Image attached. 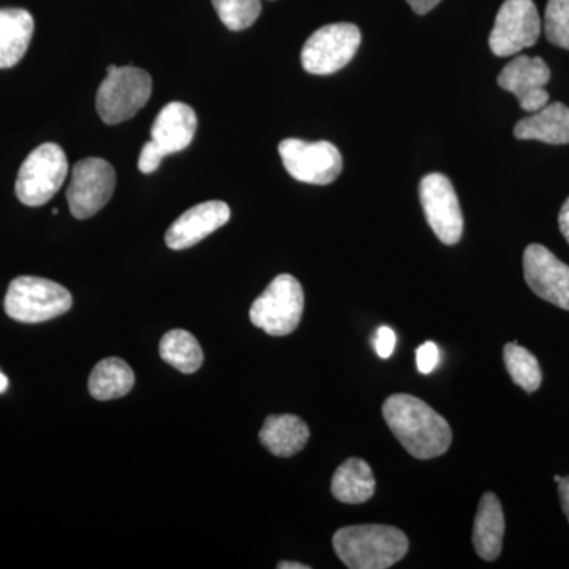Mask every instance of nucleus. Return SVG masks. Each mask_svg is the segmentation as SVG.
<instances>
[{"label":"nucleus","mask_w":569,"mask_h":569,"mask_svg":"<svg viewBox=\"0 0 569 569\" xmlns=\"http://www.w3.org/2000/svg\"><path fill=\"white\" fill-rule=\"evenodd\" d=\"M383 418L408 455L427 460L443 456L451 447L452 430L425 400L410 395L389 396Z\"/></svg>","instance_id":"nucleus-1"},{"label":"nucleus","mask_w":569,"mask_h":569,"mask_svg":"<svg viewBox=\"0 0 569 569\" xmlns=\"http://www.w3.org/2000/svg\"><path fill=\"white\" fill-rule=\"evenodd\" d=\"M332 546L340 561L350 569H387L407 556L408 538L391 526H351L337 530Z\"/></svg>","instance_id":"nucleus-2"},{"label":"nucleus","mask_w":569,"mask_h":569,"mask_svg":"<svg viewBox=\"0 0 569 569\" xmlns=\"http://www.w3.org/2000/svg\"><path fill=\"white\" fill-rule=\"evenodd\" d=\"M73 306L70 291L41 277L21 276L7 290L6 313L20 323H43L69 312Z\"/></svg>","instance_id":"nucleus-3"},{"label":"nucleus","mask_w":569,"mask_h":569,"mask_svg":"<svg viewBox=\"0 0 569 569\" xmlns=\"http://www.w3.org/2000/svg\"><path fill=\"white\" fill-rule=\"evenodd\" d=\"M108 74L99 92L96 107L100 118L108 126H116L132 119L151 99L152 78L138 67H108Z\"/></svg>","instance_id":"nucleus-4"},{"label":"nucleus","mask_w":569,"mask_h":569,"mask_svg":"<svg viewBox=\"0 0 569 569\" xmlns=\"http://www.w3.org/2000/svg\"><path fill=\"white\" fill-rule=\"evenodd\" d=\"M305 290L296 277L277 276L250 307V321L266 335L283 337L296 331L305 313Z\"/></svg>","instance_id":"nucleus-5"},{"label":"nucleus","mask_w":569,"mask_h":569,"mask_svg":"<svg viewBox=\"0 0 569 569\" xmlns=\"http://www.w3.org/2000/svg\"><path fill=\"white\" fill-rule=\"evenodd\" d=\"M69 174V160L61 146L44 142L21 164L14 193L22 204L39 208L61 190Z\"/></svg>","instance_id":"nucleus-6"},{"label":"nucleus","mask_w":569,"mask_h":569,"mask_svg":"<svg viewBox=\"0 0 569 569\" xmlns=\"http://www.w3.org/2000/svg\"><path fill=\"white\" fill-rule=\"evenodd\" d=\"M279 153L284 170L299 182L328 186L342 173V153L329 141L287 138L280 141Z\"/></svg>","instance_id":"nucleus-7"},{"label":"nucleus","mask_w":569,"mask_h":569,"mask_svg":"<svg viewBox=\"0 0 569 569\" xmlns=\"http://www.w3.org/2000/svg\"><path fill=\"white\" fill-rule=\"evenodd\" d=\"M361 44V31L351 22L323 26L309 37L301 52L307 73L332 74L351 62Z\"/></svg>","instance_id":"nucleus-8"},{"label":"nucleus","mask_w":569,"mask_h":569,"mask_svg":"<svg viewBox=\"0 0 569 569\" xmlns=\"http://www.w3.org/2000/svg\"><path fill=\"white\" fill-rule=\"evenodd\" d=\"M116 189V171L110 162L89 157L74 164L67 189L71 216L78 220L91 219L102 211Z\"/></svg>","instance_id":"nucleus-9"},{"label":"nucleus","mask_w":569,"mask_h":569,"mask_svg":"<svg viewBox=\"0 0 569 569\" xmlns=\"http://www.w3.org/2000/svg\"><path fill=\"white\" fill-rule=\"evenodd\" d=\"M541 18L533 0H505L489 37L490 51L509 58L537 44Z\"/></svg>","instance_id":"nucleus-10"},{"label":"nucleus","mask_w":569,"mask_h":569,"mask_svg":"<svg viewBox=\"0 0 569 569\" xmlns=\"http://www.w3.org/2000/svg\"><path fill=\"white\" fill-rule=\"evenodd\" d=\"M419 200L427 223L443 244H458L463 234V213L448 176L430 173L419 183Z\"/></svg>","instance_id":"nucleus-11"},{"label":"nucleus","mask_w":569,"mask_h":569,"mask_svg":"<svg viewBox=\"0 0 569 569\" xmlns=\"http://www.w3.org/2000/svg\"><path fill=\"white\" fill-rule=\"evenodd\" d=\"M523 276L530 290L550 305L569 310V266L541 244L523 252Z\"/></svg>","instance_id":"nucleus-12"},{"label":"nucleus","mask_w":569,"mask_h":569,"mask_svg":"<svg viewBox=\"0 0 569 569\" xmlns=\"http://www.w3.org/2000/svg\"><path fill=\"white\" fill-rule=\"evenodd\" d=\"M550 81L548 63L541 58L518 56L501 70L497 82L501 89L518 97L520 108L527 112L541 110L549 103L546 84Z\"/></svg>","instance_id":"nucleus-13"},{"label":"nucleus","mask_w":569,"mask_h":569,"mask_svg":"<svg viewBox=\"0 0 569 569\" xmlns=\"http://www.w3.org/2000/svg\"><path fill=\"white\" fill-rule=\"evenodd\" d=\"M230 206L223 201H206L190 208L176 219L164 234L171 250L190 249L230 220Z\"/></svg>","instance_id":"nucleus-14"},{"label":"nucleus","mask_w":569,"mask_h":569,"mask_svg":"<svg viewBox=\"0 0 569 569\" xmlns=\"http://www.w3.org/2000/svg\"><path fill=\"white\" fill-rule=\"evenodd\" d=\"M197 114L193 108L181 102H171L159 112L152 123L151 140L170 153L181 152L189 148L197 133Z\"/></svg>","instance_id":"nucleus-15"},{"label":"nucleus","mask_w":569,"mask_h":569,"mask_svg":"<svg viewBox=\"0 0 569 569\" xmlns=\"http://www.w3.org/2000/svg\"><path fill=\"white\" fill-rule=\"evenodd\" d=\"M505 515L500 500L493 492H486L479 500L473 527L475 550L482 560L493 561L503 549Z\"/></svg>","instance_id":"nucleus-16"},{"label":"nucleus","mask_w":569,"mask_h":569,"mask_svg":"<svg viewBox=\"0 0 569 569\" xmlns=\"http://www.w3.org/2000/svg\"><path fill=\"white\" fill-rule=\"evenodd\" d=\"M515 137L546 144H569V108L560 102L546 104L516 123Z\"/></svg>","instance_id":"nucleus-17"},{"label":"nucleus","mask_w":569,"mask_h":569,"mask_svg":"<svg viewBox=\"0 0 569 569\" xmlns=\"http://www.w3.org/2000/svg\"><path fill=\"white\" fill-rule=\"evenodd\" d=\"M309 426L295 415H271L260 430V441L277 458H291L306 448Z\"/></svg>","instance_id":"nucleus-18"},{"label":"nucleus","mask_w":569,"mask_h":569,"mask_svg":"<svg viewBox=\"0 0 569 569\" xmlns=\"http://www.w3.org/2000/svg\"><path fill=\"white\" fill-rule=\"evenodd\" d=\"M36 22L24 9H0V69H11L24 58Z\"/></svg>","instance_id":"nucleus-19"},{"label":"nucleus","mask_w":569,"mask_h":569,"mask_svg":"<svg viewBox=\"0 0 569 569\" xmlns=\"http://www.w3.org/2000/svg\"><path fill=\"white\" fill-rule=\"evenodd\" d=\"M331 492L347 505H361L376 493V477L366 460L347 459L332 477Z\"/></svg>","instance_id":"nucleus-20"},{"label":"nucleus","mask_w":569,"mask_h":569,"mask_svg":"<svg viewBox=\"0 0 569 569\" xmlns=\"http://www.w3.org/2000/svg\"><path fill=\"white\" fill-rule=\"evenodd\" d=\"M134 387L132 367L119 358H107L93 367L89 377V392L97 400L119 399Z\"/></svg>","instance_id":"nucleus-21"},{"label":"nucleus","mask_w":569,"mask_h":569,"mask_svg":"<svg viewBox=\"0 0 569 569\" xmlns=\"http://www.w3.org/2000/svg\"><path fill=\"white\" fill-rule=\"evenodd\" d=\"M160 358L182 373H194L203 366L204 355L200 342L183 329H173L160 340Z\"/></svg>","instance_id":"nucleus-22"},{"label":"nucleus","mask_w":569,"mask_h":569,"mask_svg":"<svg viewBox=\"0 0 569 569\" xmlns=\"http://www.w3.org/2000/svg\"><path fill=\"white\" fill-rule=\"evenodd\" d=\"M503 359L509 377L518 387L529 395L538 391L542 383V372L537 356L519 343L511 342L503 348Z\"/></svg>","instance_id":"nucleus-23"},{"label":"nucleus","mask_w":569,"mask_h":569,"mask_svg":"<svg viewBox=\"0 0 569 569\" xmlns=\"http://www.w3.org/2000/svg\"><path fill=\"white\" fill-rule=\"evenodd\" d=\"M220 21L230 31H244L261 13V0H211Z\"/></svg>","instance_id":"nucleus-24"},{"label":"nucleus","mask_w":569,"mask_h":569,"mask_svg":"<svg viewBox=\"0 0 569 569\" xmlns=\"http://www.w3.org/2000/svg\"><path fill=\"white\" fill-rule=\"evenodd\" d=\"M545 32L550 43L569 50V0H549L546 7Z\"/></svg>","instance_id":"nucleus-25"},{"label":"nucleus","mask_w":569,"mask_h":569,"mask_svg":"<svg viewBox=\"0 0 569 569\" xmlns=\"http://www.w3.org/2000/svg\"><path fill=\"white\" fill-rule=\"evenodd\" d=\"M164 157H167V152L156 141L146 142L141 149L138 168H140L142 174L156 173Z\"/></svg>","instance_id":"nucleus-26"},{"label":"nucleus","mask_w":569,"mask_h":569,"mask_svg":"<svg viewBox=\"0 0 569 569\" xmlns=\"http://www.w3.org/2000/svg\"><path fill=\"white\" fill-rule=\"evenodd\" d=\"M438 361H440V351H438L436 343L426 342L418 348L417 366L419 372L425 373V376H427V373L433 372Z\"/></svg>","instance_id":"nucleus-27"},{"label":"nucleus","mask_w":569,"mask_h":569,"mask_svg":"<svg viewBox=\"0 0 569 569\" xmlns=\"http://www.w3.org/2000/svg\"><path fill=\"white\" fill-rule=\"evenodd\" d=\"M396 335L388 326H381L376 336V350L380 358L388 359L395 353Z\"/></svg>","instance_id":"nucleus-28"},{"label":"nucleus","mask_w":569,"mask_h":569,"mask_svg":"<svg viewBox=\"0 0 569 569\" xmlns=\"http://www.w3.org/2000/svg\"><path fill=\"white\" fill-rule=\"evenodd\" d=\"M410 3L411 10L418 14L429 13L430 10L436 9L441 0H407Z\"/></svg>","instance_id":"nucleus-29"},{"label":"nucleus","mask_w":569,"mask_h":569,"mask_svg":"<svg viewBox=\"0 0 569 569\" xmlns=\"http://www.w3.org/2000/svg\"><path fill=\"white\" fill-rule=\"evenodd\" d=\"M559 496L561 500V508H563L565 516H567L569 522V477L560 479Z\"/></svg>","instance_id":"nucleus-30"},{"label":"nucleus","mask_w":569,"mask_h":569,"mask_svg":"<svg viewBox=\"0 0 569 569\" xmlns=\"http://www.w3.org/2000/svg\"><path fill=\"white\" fill-rule=\"evenodd\" d=\"M559 227L561 234H563V238L567 239L569 244V198L565 201V204L561 206L559 213Z\"/></svg>","instance_id":"nucleus-31"},{"label":"nucleus","mask_w":569,"mask_h":569,"mask_svg":"<svg viewBox=\"0 0 569 569\" xmlns=\"http://www.w3.org/2000/svg\"><path fill=\"white\" fill-rule=\"evenodd\" d=\"M277 568L279 569H309L310 567H307L305 563H298V561H280L279 565H277Z\"/></svg>","instance_id":"nucleus-32"},{"label":"nucleus","mask_w":569,"mask_h":569,"mask_svg":"<svg viewBox=\"0 0 569 569\" xmlns=\"http://www.w3.org/2000/svg\"><path fill=\"white\" fill-rule=\"evenodd\" d=\"M9 389V378L3 376L2 372H0V395H3V392Z\"/></svg>","instance_id":"nucleus-33"},{"label":"nucleus","mask_w":569,"mask_h":569,"mask_svg":"<svg viewBox=\"0 0 569 569\" xmlns=\"http://www.w3.org/2000/svg\"><path fill=\"white\" fill-rule=\"evenodd\" d=\"M553 479H556V482H560L561 477H556Z\"/></svg>","instance_id":"nucleus-34"}]
</instances>
